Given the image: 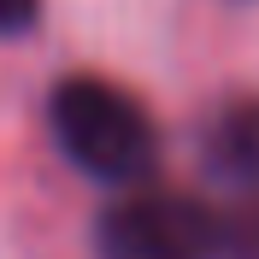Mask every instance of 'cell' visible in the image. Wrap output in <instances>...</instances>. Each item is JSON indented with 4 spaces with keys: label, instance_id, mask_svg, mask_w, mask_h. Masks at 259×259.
I'll list each match as a JSON object with an SVG mask.
<instances>
[{
    "label": "cell",
    "instance_id": "1",
    "mask_svg": "<svg viewBox=\"0 0 259 259\" xmlns=\"http://www.w3.org/2000/svg\"><path fill=\"white\" fill-rule=\"evenodd\" d=\"M48 130L59 153L95 183H142L159 159V130L130 89L106 77H65L48 95Z\"/></svg>",
    "mask_w": 259,
    "mask_h": 259
},
{
    "label": "cell",
    "instance_id": "2",
    "mask_svg": "<svg viewBox=\"0 0 259 259\" xmlns=\"http://www.w3.org/2000/svg\"><path fill=\"white\" fill-rule=\"evenodd\" d=\"M100 259H218V212L183 189H130L95 218Z\"/></svg>",
    "mask_w": 259,
    "mask_h": 259
},
{
    "label": "cell",
    "instance_id": "3",
    "mask_svg": "<svg viewBox=\"0 0 259 259\" xmlns=\"http://www.w3.org/2000/svg\"><path fill=\"white\" fill-rule=\"evenodd\" d=\"M200 153H206V171H212L218 183L259 189V95L224 100V106L206 118Z\"/></svg>",
    "mask_w": 259,
    "mask_h": 259
},
{
    "label": "cell",
    "instance_id": "4",
    "mask_svg": "<svg viewBox=\"0 0 259 259\" xmlns=\"http://www.w3.org/2000/svg\"><path fill=\"white\" fill-rule=\"evenodd\" d=\"M218 259H259V189H242V200L218 212Z\"/></svg>",
    "mask_w": 259,
    "mask_h": 259
},
{
    "label": "cell",
    "instance_id": "5",
    "mask_svg": "<svg viewBox=\"0 0 259 259\" xmlns=\"http://www.w3.org/2000/svg\"><path fill=\"white\" fill-rule=\"evenodd\" d=\"M41 12V0H0V35H24Z\"/></svg>",
    "mask_w": 259,
    "mask_h": 259
}]
</instances>
